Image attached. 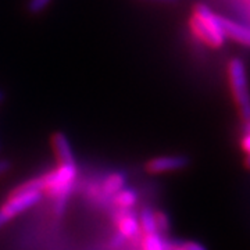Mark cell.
Segmentation results:
<instances>
[{
	"mask_svg": "<svg viewBox=\"0 0 250 250\" xmlns=\"http://www.w3.org/2000/svg\"><path fill=\"white\" fill-rule=\"evenodd\" d=\"M52 145L59 166H75V156L72 152V146L67 135L62 132H56L52 136Z\"/></svg>",
	"mask_w": 250,
	"mask_h": 250,
	"instance_id": "cell-7",
	"label": "cell"
},
{
	"mask_svg": "<svg viewBox=\"0 0 250 250\" xmlns=\"http://www.w3.org/2000/svg\"><path fill=\"white\" fill-rule=\"evenodd\" d=\"M10 168H11V163L6 159H1L0 160V177L4 175L6 172H9Z\"/></svg>",
	"mask_w": 250,
	"mask_h": 250,
	"instance_id": "cell-16",
	"label": "cell"
},
{
	"mask_svg": "<svg viewBox=\"0 0 250 250\" xmlns=\"http://www.w3.org/2000/svg\"><path fill=\"white\" fill-rule=\"evenodd\" d=\"M179 248L182 250H207L202 243H197V242L192 241L184 242L182 245H179Z\"/></svg>",
	"mask_w": 250,
	"mask_h": 250,
	"instance_id": "cell-15",
	"label": "cell"
},
{
	"mask_svg": "<svg viewBox=\"0 0 250 250\" xmlns=\"http://www.w3.org/2000/svg\"><path fill=\"white\" fill-rule=\"evenodd\" d=\"M192 32L203 43L211 47H220L225 42L223 28L220 24V16L203 3H197L193 9V14L189 20Z\"/></svg>",
	"mask_w": 250,
	"mask_h": 250,
	"instance_id": "cell-2",
	"label": "cell"
},
{
	"mask_svg": "<svg viewBox=\"0 0 250 250\" xmlns=\"http://www.w3.org/2000/svg\"><path fill=\"white\" fill-rule=\"evenodd\" d=\"M220 24H221L225 38L233 39L235 42L250 47V25L241 24L238 21L225 17H220Z\"/></svg>",
	"mask_w": 250,
	"mask_h": 250,
	"instance_id": "cell-6",
	"label": "cell"
},
{
	"mask_svg": "<svg viewBox=\"0 0 250 250\" xmlns=\"http://www.w3.org/2000/svg\"><path fill=\"white\" fill-rule=\"evenodd\" d=\"M139 228L142 229L145 235H150V233L157 232V228H156V218H154V211L149 207H145L141 214H139Z\"/></svg>",
	"mask_w": 250,
	"mask_h": 250,
	"instance_id": "cell-11",
	"label": "cell"
},
{
	"mask_svg": "<svg viewBox=\"0 0 250 250\" xmlns=\"http://www.w3.org/2000/svg\"><path fill=\"white\" fill-rule=\"evenodd\" d=\"M53 0H28L27 10L29 14H39L43 10L47 9V6L52 3Z\"/></svg>",
	"mask_w": 250,
	"mask_h": 250,
	"instance_id": "cell-13",
	"label": "cell"
},
{
	"mask_svg": "<svg viewBox=\"0 0 250 250\" xmlns=\"http://www.w3.org/2000/svg\"><path fill=\"white\" fill-rule=\"evenodd\" d=\"M42 192H17L13 190V193L4 202V205L0 207V229L9 224L14 217L27 211L28 208L34 207L42 200Z\"/></svg>",
	"mask_w": 250,
	"mask_h": 250,
	"instance_id": "cell-4",
	"label": "cell"
},
{
	"mask_svg": "<svg viewBox=\"0 0 250 250\" xmlns=\"http://www.w3.org/2000/svg\"><path fill=\"white\" fill-rule=\"evenodd\" d=\"M139 228V221L134 214L125 213L118 218V232L124 239H131L138 233Z\"/></svg>",
	"mask_w": 250,
	"mask_h": 250,
	"instance_id": "cell-8",
	"label": "cell"
},
{
	"mask_svg": "<svg viewBox=\"0 0 250 250\" xmlns=\"http://www.w3.org/2000/svg\"><path fill=\"white\" fill-rule=\"evenodd\" d=\"M168 245L159 232L145 235L143 238V250H168Z\"/></svg>",
	"mask_w": 250,
	"mask_h": 250,
	"instance_id": "cell-12",
	"label": "cell"
},
{
	"mask_svg": "<svg viewBox=\"0 0 250 250\" xmlns=\"http://www.w3.org/2000/svg\"><path fill=\"white\" fill-rule=\"evenodd\" d=\"M246 167H248V168H250V153L248 154V159H246Z\"/></svg>",
	"mask_w": 250,
	"mask_h": 250,
	"instance_id": "cell-22",
	"label": "cell"
},
{
	"mask_svg": "<svg viewBox=\"0 0 250 250\" xmlns=\"http://www.w3.org/2000/svg\"><path fill=\"white\" fill-rule=\"evenodd\" d=\"M245 132H246V134H250V120H248V123L245 125Z\"/></svg>",
	"mask_w": 250,
	"mask_h": 250,
	"instance_id": "cell-21",
	"label": "cell"
},
{
	"mask_svg": "<svg viewBox=\"0 0 250 250\" xmlns=\"http://www.w3.org/2000/svg\"><path fill=\"white\" fill-rule=\"evenodd\" d=\"M242 149L246 153H250V134H246L242 139Z\"/></svg>",
	"mask_w": 250,
	"mask_h": 250,
	"instance_id": "cell-17",
	"label": "cell"
},
{
	"mask_svg": "<svg viewBox=\"0 0 250 250\" xmlns=\"http://www.w3.org/2000/svg\"><path fill=\"white\" fill-rule=\"evenodd\" d=\"M228 80L231 85L235 102L239 107L242 117L248 121L250 120V89L248 81L246 65L242 59L235 57L228 64Z\"/></svg>",
	"mask_w": 250,
	"mask_h": 250,
	"instance_id": "cell-3",
	"label": "cell"
},
{
	"mask_svg": "<svg viewBox=\"0 0 250 250\" xmlns=\"http://www.w3.org/2000/svg\"><path fill=\"white\" fill-rule=\"evenodd\" d=\"M189 164V160L185 156L181 154H170V156H159L154 157L147 163L146 168L152 174H163V172H171V171L184 170Z\"/></svg>",
	"mask_w": 250,
	"mask_h": 250,
	"instance_id": "cell-5",
	"label": "cell"
},
{
	"mask_svg": "<svg viewBox=\"0 0 250 250\" xmlns=\"http://www.w3.org/2000/svg\"><path fill=\"white\" fill-rule=\"evenodd\" d=\"M125 182H126V178H125L124 174L113 172V174H110L107 178L104 179V182H103V192L106 195L114 196L117 192H120L123 188H125Z\"/></svg>",
	"mask_w": 250,
	"mask_h": 250,
	"instance_id": "cell-9",
	"label": "cell"
},
{
	"mask_svg": "<svg viewBox=\"0 0 250 250\" xmlns=\"http://www.w3.org/2000/svg\"><path fill=\"white\" fill-rule=\"evenodd\" d=\"M146 1H156V3H164V4H174L178 0H146Z\"/></svg>",
	"mask_w": 250,
	"mask_h": 250,
	"instance_id": "cell-18",
	"label": "cell"
},
{
	"mask_svg": "<svg viewBox=\"0 0 250 250\" xmlns=\"http://www.w3.org/2000/svg\"><path fill=\"white\" fill-rule=\"evenodd\" d=\"M4 99H6V93H4L3 90L0 89V104H1L3 102H4Z\"/></svg>",
	"mask_w": 250,
	"mask_h": 250,
	"instance_id": "cell-20",
	"label": "cell"
},
{
	"mask_svg": "<svg viewBox=\"0 0 250 250\" xmlns=\"http://www.w3.org/2000/svg\"><path fill=\"white\" fill-rule=\"evenodd\" d=\"M78 175V168L75 166H59L47 174L41 175L43 181V189L49 193V196L54 199V211L57 214H62L68 197L71 195L75 181Z\"/></svg>",
	"mask_w": 250,
	"mask_h": 250,
	"instance_id": "cell-1",
	"label": "cell"
},
{
	"mask_svg": "<svg viewBox=\"0 0 250 250\" xmlns=\"http://www.w3.org/2000/svg\"><path fill=\"white\" fill-rule=\"evenodd\" d=\"M154 218H156L157 232H167L170 229V221L167 214H164L163 211H154Z\"/></svg>",
	"mask_w": 250,
	"mask_h": 250,
	"instance_id": "cell-14",
	"label": "cell"
},
{
	"mask_svg": "<svg viewBox=\"0 0 250 250\" xmlns=\"http://www.w3.org/2000/svg\"><path fill=\"white\" fill-rule=\"evenodd\" d=\"M114 202L121 208H129L138 202V192L131 188H123L120 192L114 195Z\"/></svg>",
	"mask_w": 250,
	"mask_h": 250,
	"instance_id": "cell-10",
	"label": "cell"
},
{
	"mask_svg": "<svg viewBox=\"0 0 250 250\" xmlns=\"http://www.w3.org/2000/svg\"><path fill=\"white\" fill-rule=\"evenodd\" d=\"M168 250H182L179 248V245H174V243H170L168 245Z\"/></svg>",
	"mask_w": 250,
	"mask_h": 250,
	"instance_id": "cell-19",
	"label": "cell"
}]
</instances>
